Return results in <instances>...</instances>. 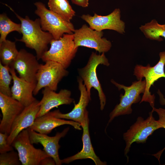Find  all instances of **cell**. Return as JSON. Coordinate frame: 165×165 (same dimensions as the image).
<instances>
[{
    "label": "cell",
    "mask_w": 165,
    "mask_h": 165,
    "mask_svg": "<svg viewBox=\"0 0 165 165\" xmlns=\"http://www.w3.org/2000/svg\"><path fill=\"white\" fill-rule=\"evenodd\" d=\"M159 56V60L154 66H151L149 64L146 66L137 64L134 72V75L138 80L144 78L146 81L145 91L140 103L144 101L148 102L152 108L154 107L155 97L154 94H151L150 88L159 79L165 78V51L160 52Z\"/></svg>",
    "instance_id": "obj_7"
},
{
    "label": "cell",
    "mask_w": 165,
    "mask_h": 165,
    "mask_svg": "<svg viewBox=\"0 0 165 165\" xmlns=\"http://www.w3.org/2000/svg\"><path fill=\"white\" fill-rule=\"evenodd\" d=\"M111 82L119 90L123 89L125 92L124 94L120 95L119 103L110 113L108 124L116 117L131 114L132 112V105L141 101L140 94H144L146 87L145 80H142V79L133 82L130 86L119 84L113 79Z\"/></svg>",
    "instance_id": "obj_3"
},
{
    "label": "cell",
    "mask_w": 165,
    "mask_h": 165,
    "mask_svg": "<svg viewBox=\"0 0 165 165\" xmlns=\"http://www.w3.org/2000/svg\"><path fill=\"white\" fill-rule=\"evenodd\" d=\"M24 107L11 96L0 93V108L2 118L0 124V132L9 135L14 120Z\"/></svg>",
    "instance_id": "obj_15"
},
{
    "label": "cell",
    "mask_w": 165,
    "mask_h": 165,
    "mask_svg": "<svg viewBox=\"0 0 165 165\" xmlns=\"http://www.w3.org/2000/svg\"><path fill=\"white\" fill-rule=\"evenodd\" d=\"M22 165L18 152L13 150L0 154V165Z\"/></svg>",
    "instance_id": "obj_26"
},
{
    "label": "cell",
    "mask_w": 165,
    "mask_h": 165,
    "mask_svg": "<svg viewBox=\"0 0 165 165\" xmlns=\"http://www.w3.org/2000/svg\"><path fill=\"white\" fill-rule=\"evenodd\" d=\"M16 31L21 34V24L13 21L4 13L0 14V43L6 40L8 35L11 32Z\"/></svg>",
    "instance_id": "obj_24"
},
{
    "label": "cell",
    "mask_w": 165,
    "mask_h": 165,
    "mask_svg": "<svg viewBox=\"0 0 165 165\" xmlns=\"http://www.w3.org/2000/svg\"><path fill=\"white\" fill-rule=\"evenodd\" d=\"M56 163L52 157L49 156L42 159L40 162L39 165H55Z\"/></svg>",
    "instance_id": "obj_29"
},
{
    "label": "cell",
    "mask_w": 165,
    "mask_h": 165,
    "mask_svg": "<svg viewBox=\"0 0 165 165\" xmlns=\"http://www.w3.org/2000/svg\"><path fill=\"white\" fill-rule=\"evenodd\" d=\"M36 9L35 13L39 17L42 30L50 33L53 39L57 40L65 34H73L75 29L73 24L48 9L43 3H34Z\"/></svg>",
    "instance_id": "obj_2"
},
{
    "label": "cell",
    "mask_w": 165,
    "mask_h": 165,
    "mask_svg": "<svg viewBox=\"0 0 165 165\" xmlns=\"http://www.w3.org/2000/svg\"><path fill=\"white\" fill-rule=\"evenodd\" d=\"M108 66L110 65L108 59L105 53L97 54L92 52L86 64L83 68L78 69L79 77L83 81L88 94L93 87L98 91L100 101V109L103 110L106 103V98L101 86L98 79L96 70L99 64Z\"/></svg>",
    "instance_id": "obj_4"
},
{
    "label": "cell",
    "mask_w": 165,
    "mask_h": 165,
    "mask_svg": "<svg viewBox=\"0 0 165 165\" xmlns=\"http://www.w3.org/2000/svg\"><path fill=\"white\" fill-rule=\"evenodd\" d=\"M38 60L36 56L21 49L10 67L16 71L20 78L28 82L36 83V75L40 65Z\"/></svg>",
    "instance_id": "obj_14"
},
{
    "label": "cell",
    "mask_w": 165,
    "mask_h": 165,
    "mask_svg": "<svg viewBox=\"0 0 165 165\" xmlns=\"http://www.w3.org/2000/svg\"><path fill=\"white\" fill-rule=\"evenodd\" d=\"M8 135L0 132V153H2L13 150L14 148L8 143Z\"/></svg>",
    "instance_id": "obj_28"
},
{
    "label": "cell",
    "mask_w": 165,
    "mask_h": 165,
    "mask_svg": "<svg viewBox=\"0 0 165 165\" xmlns=\"http://www.w3.org/2000/svg\"><path fill=\"white\" fill-rule=\"evenodd\" d=\"M153 112L152 110L149 112V116L146 119L141 117H138L135 122L123 134V138L126 144L124 153L127 157V154L133 143H145L148 137L155 131L163 128L158 120H156L153 117Z\"/></svg>",
    "instance_id": "obj_6"
},
{
    "label": "cell",
    "mask_w": 165,
    "mask_h": 165,
    "mask_svg": "<svg viewBox=\"0 0 165 165\" xmlns=\"http://www.w3.org/2000/svg\"><path fill=\"white\" fill-rule=\"evenodd\" d=\"M73 4L82 7H87L89 0H71Z\"/></svg>",
    "instance_id": "obj_30"
},
{
    "label": "cell",
    "mask_w": 165,
    "mask_h": 165,
    "mask_svg": "<svg viewBox=\"0 0 165 165\" xmlns=\"http://www.w3.org/2000/svg\"><path fill=\"white\" fill-rule=\"evenodd\" d=\"M157 94L159 96L160 104L162 105H165V98L160 90H158Z\"/></svg>",
    "instance_id": "obj_31"
},
{
    "label": "cell",
    "mask_w": 165,
    "mask_h": 165,
    "mask_svg": "<svg viewBox=\"0 0 165 165\" xmlns=\"http://www.w3.org/2000/svg\"><path fill=\"white\" fill-rule=\"evenodd\" d=\"M39 101L36 100L30 105L24 107L15 119L7 138L8 144L11 145L15 138L21 132L33 124L40 109Z\"/></svg>",
    "instance_id": "obj_17"
},
{
    "label": "cell",
    "mask_w": 165,
    "mask_h": 165,
    "mask_svg": "<svg viewBox=\"0 0 165 165\" xmlns=\"http://www.w3.org/2000/svg\"><path fill=\"white\" fill-rule=\"evenodd\" d=\"M66 124L72 126L76 130L82 129L81 124L78 122L57 118L48 113L36 118L33 124L29 128L37 132L47 134L55 128Z\"/></svg>",
    "instance_id": "obj_20"
},
{
    "label": "cell",
    "mask_w": 165,
    "mask_h": 165,
    "mask_svg": "<svg viewBox=\"0 0 165 165\" xmlns=\"http://www.w3.org/2000/svg\"><path fill=\"white\" fill-rule=\"evenodd\" d=\"M11 145L17 151L22 165H39L42 159L50 156L43 150L34 147L27 129L19 134Z\"/></svg>",
    "instance_id": "obj_10"
},
{
    "label": "cell",
    "mask_w": 165,
    "mask_h": 165,
    "mask_svg": "<svg viewBox=\"0 0 165 165\" xmlns=\"http://www.w3.org/2000/svg\"><path fill=\"white\" fill-rule=\"evenodd\" d=\"M89 120L88 112H87L85 116V122L82 126L83 129L82 140L83 147L82 149L76 154L61 160L62 164H68L75 160H78L89 159L92 160L96 165H107L106 162L101 161L96 155L92 146L91 141L89 126Z\"/></svg>",
    "instance_id": "obj_19"
},
{
    "label": "cell",
    "mask_w": 165,
    "mask_h": 165,
    "mask_svg": "<svg viewBox=\"0 0 165 165\" xmlns=\"http://www.w3.org/2000/svg\"><path fill=\"white\" fill-rule=\"evenodd\" d=\"M48 5L49 9L68 21H70L75 15L67 0H48Z\"/></svg>",
    "instance_id": "obj_23"
},
{
    "label": "cell",
    "mask_w": 165,
    "mask_h": 165,
    "mask_svg": "<svg viewBox=\"0 0 165 165\" xmlns=\"http://www.w3.org/2000/svg\"><path fill=\"white\" fill-rule=\"evenodd\" d=\"M81 17L93 29L99 31L109 29L121 34L125 33V24L121 20V11L119 8L115 9L106 16L98 15L94 13L92 16L89 14H83Z\"/></svg>",
    "instance_id": "obj_11"
},
{
    "label": "cell",
    "mask_w": 165,
    "mask_h": 165,
    "mask_svg": "<svg viewBox=\"0 0 165 165\" xmlns=\"http://www.w3.org/2000/svg\"><path fill=\"white\" fill-rule=\"evenodd\" d=\"M40 64L36 75L37 83L33 91L36 95L42 88L48 87L56 91L60 82L68 75V72L61 64L51 61Z\"/></svg>",
    "instance_id": "obj_8"
},
{
    "label": "cell",
    "mask_w": 165,
    "mask_h": 165,
    "mask_svg": "<svg viewBox=\"0 0 165 165\" xmlns=\"http://www.w3.org/2000/svg\"><path fill=\"white\" fill-rule=\"evenodd\" d=\"M19 52L15 42L6 39L0 42V62L10 67L16 59Z\"/></svg>",
    "instance_id": "obj_22"
},
{
    "label": "cell",
    "mask_w": 165,
    "mask_h": 165,
    "mask_svg": "<svg viewBox=\"0 0 165 165\" xmlns=\"http://www.w3.org/2000/svg\"><path fill=\"white\" fill-rule=\"evenodd\" d=\"M77 81L80 96L78 102L74 104L72 110L65 114L62 113L59 109L50 112L48 113L57 118L74 121L79 123L82 126L84 124L85 122V116L88 112L86 108L91 100V97L83 81L80 77L77 78Z\"/></svg>",
    "instance_id": "obj_12"
},
{
    "label": "cell",
    "mask_w": 165,
    "mask_h": 165,
    "mask_svg": "<svg viewBox=\"0 0 165 165\" xmlns=\"http://www.w3.org/2000/svg\"><path fill=\"white\" fill-rule=\"evenodd\" d=\"M15 70L13 67H10L13 82L11 88V97L26 107L37 100L33 96L36 83L28 82L18 77Z\"/></svg>",
    "instance_id": "obj_18"
},
{
    "label": "cell",
    "mask_w": 165,
    "mask_h": 165,
    "mask_svg": "<svg viewBox=\"0 0 165 165\" xmlns=\"http://www.w3.org/2000/svg\"><path fill=\"white\" fill-rule=\"evenodd\" d=\"M27 129L31 143L33 144H40L43 147V150L54 160L56 165H61V160L58 153L61 147L59 142L60 139L67 134L69 127L65 128L61 132H57L53 136H49L46 134L37 132L29 127Z\"/></svg>",
    "instance_id": "obj_13"
},
{
    "label": "cell",
    "mask_w": 165,
    "mask_h": 165,
    "mask_svg": "<svg viewBox=\"0 0 165 165\" xmlns=\"http://www.w3.org/2000/svg\"><path fill=\"white\" fill-rule=\"evenodd\" d=\"M152 108V110L153 111H155L157 113L159 116L158 121L163 126V128L165 129V109L161 108H156L155 107ZM165 149V147L163 149L159 151L156 153L153 154L152 155L155 156L160 161V159L161 155Z\"/></svg>",
    "instance_id": "obj_27"
},
{
    "label": "cell",
    "mask_w": 165,
    "mask_h": 165,
    "mask_svg": "<svg viewBox=\"0 0 165 165\" xmlns=\"http://www.w3.org/2000/svg\"><path fill=\"white\" fill-rule=\"evenodd\" d=\"M12 11L21 22L22 35L21 39L16 40L24 43L27 47L34 50L37 59H41L48 50V45L53 39V36L42 30L39 18L32 20L27 16L23 18Z\"/></svg>",
    "instance_id": "obj_1"
},
{
    "label": "cell",
    "mask_w": 165,
    "mask_h": 165,
    "mask_svg": "<svg viewBox=\"0 0 165 165\" xmlns=\"http://www.w3.org/2000/svg\"><path fill=\"white\" fill-rule=\"evenodd\" d=\"M75 47L84 46L93 49L100 53L108 52L111 49V42L103 37V32L92 29L86 24L75 29L73 33Z\"/></svg>",
    "instance_id": "obj_9"
},
{
    "label": "cell",
    "mask_w": 165,
    "mask_h": 165,
    "mask_svg": "<svg viewBox=\"0 0 165 165\" xmlns=\"http://www.w3.org/2000/svg\"><path fill=\"white\" fill-rule=\"evenodd\" d=\"M139 29L147 38L150 40L160 42L163 41L162 37L165 39V24H160L155 19L141 25Z\"/></svg>",
    "instance_id": "obj_21"
},
{
    "label": "cell",
    "mask_w": 165,
    "mask_h": 165,
    "mask_svg": "<svg viewBox=\"0 0 165 165\" xmlns=\"http://www.w3.org/2000/svg\"><path fill=\"white\" fill-rule=\"evenodd\" d=\"M50 44L49 49L41 57L42 61H54L61 64L65 69L67 68L78 48L75 47L73 34H65L58 39H53Z\"/></svg>",
    "instance_id": "obj_5"
},
{
    "label": "cell",
    "mask_w": 165,
    "mask_h": 165,
    "mask_svg": "<svg viewBox=\"0 0 165 165\" xmlns=\"http://www.w3.org/2000/svg\"><path fill=\"white\" fill-rule=\"evenodd\" d=\"M13 77L10 72V67L0 62V93L11 96L10 85Z\"/></svg>",
    "instance_id": "obj_25"
},
{
    "label": "cell",
    "mask_w": 165,
    "mask_h": 165,
    "mask_svg": "<svg viewBox=\"0 0 165 165\" xmlns=\"http://www.w3.org/2000/svg\"><path fill=\"white\" fill-rule=\"evenodd\" d=\"M48 87L42 91V97L39 101L40 108L36 117L44 115L53 108L63 105H70L74 102L71 97V92L67 89L61 90L57 93Z\"/></svg>",
    "instance_id": "obj_16"
}]
</instances>
